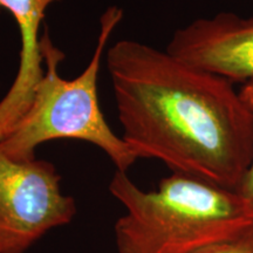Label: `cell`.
Wrapping results in <instances>:
<instances>
[{
  "instance_id": "cell-1",
  "label": "cell",
  "mask_w": 253,
  "mask_h": 253,
  "mask_svg": "<svg viewBox=\"0 0 253 253\" xmlns=\"http://www.w3.org/2000/svg\"><path fill=\"white\" fill-rule=\"evenodd\" d=\"M122 140L138 158L238 190L253 158V118L233 84L147 43L106 53Z\"/></svg>"
},
{
  "instance_id": "cell-2",
  "label": "cell",
  "mask_w": 253,
  "mask_h": 253,
  "mask_svg": "<svg viewBox=\"0 0 253 253\" xmlns=\"http://www.w3.org/2000/svg\"><path fill=\"white\" fill-rule=\"evenodd\" d=\"M109 191L125 208L114 226L119 253H198L253 226V204L238 190L182 173L145 191L116 170Z\"/></svg>"
},
{
  "instance_id": "cell-3",
  "label": "cell",
  "mask_w": 253,
  "mask_h": 253,
  "mask_svg": "<svg viewBox=\"0 0 253 253\" xmlns=\"http://www.w3.org/2000/svg\"><path fill=\"white\" fill-rule=\"evenodd\" d=\"M123 19V9L109 6L100 19L96 47L87 67L77 78L63 79L59 65L65 58L45 30L41 38L42 78L31 103L4 140L0 151L17 161L34 160L40 144L55 140H79L100 148L119 171H128L137 157L106 121L99 102L97 79L104 49Z\"/></svg>"
},
{
  "instance_id": "cell-4",
  "label": "cell",
  "mask_w": 253,
  "mask_h": 253,
  "mask_svg": "<svg viewBox=\"0 0 253 253\" xmlns=\"http://www.w3.org/2000/svg\"><path fill=\"white\" fill-rule=\"evenodd\" d=\"M75 214L77 204L62 191L54 164L17 161L0 151V253H26Z\"/></svg>"
},
{
  "instance_id": "cell-5",
  "label": "cell",
  "mask_w": 253,
  "mask_h": 253,
  "mask_svg": "<svg viewBox=\"0 0 253 253\" xmlns=\"http://www.w3.org/2000/svg\"><path fill=\"white\" fill-rule=\"evenodd\" d=\"M167 52L233 82L253 81V17L219 13L176 31Z\"/></svg>"
},
{
  "instance_id": "cell-6",
  "label": "cell",
  "mask_w": 253,
  "mask_h": 253,
  "mask_svg": "<svg viewBox=\"0 0 253 253\" xmlns=\"http://www.w3.org/2000/svg\"><path fill=\"white\" fill-rule=\"evenodd\" d=\"M61 0H0V13L6 9L20 33V58L13 84L0 101V141L4 140L30 106L42 78L41 26L50 5Z\"/></svg>"
},
{
  "instance_id": "cell-7",
  "label": "cell",
  "mask_w": 253,
  "mask_h": 253,
  "mask_svg": "<svg viewBox=\"0 0 253 253\" xmlns=\"http://www.w3.org/2000/svg\"><path fill=\"white\" fill-rule=\"evenodd\" d=\"M198 253H253V226L238 238L211 246Z\"/></svg>"
},
{
  "instance_id": "cell-8",
  "label": "cell",
  "mask_w": 253,
  "mask_h": 253,
  "mask_svg": "<svg viewBox=\"0 0 253 253\" xmlns=\"http://www.w3.org/2000/svg\"><path fill=\"white\" fill-rule=\"evenodd\" d=\"M239 95L242 97V100L244 101V103L246 104L250 112H251L253 118V81L244 84V86L239 90ZM238 191L242 195H244L253 204V158L251 166H250L248 172H246L244 179H243L242 184L239 186Z\"/></svg>"
}]
</instances>
